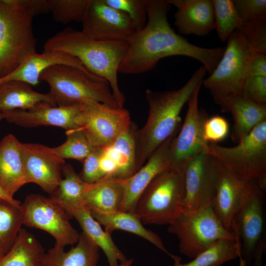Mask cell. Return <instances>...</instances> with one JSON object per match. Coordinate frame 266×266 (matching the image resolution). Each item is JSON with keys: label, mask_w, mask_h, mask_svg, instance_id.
I'll return each mask as SVG.
<instances>
[{"label": "cell", "mask_w": 266, "mask_h": 266, "mask_svg": "<svg viewBox=\"0 0 266 266\" xmlns=\"http://www.w3.org/2000/svg\"><path fill=\"white\" fill-rule=\"evenodd\" d=\"M147 21L127 40L128 49L118 72L135 74L149 71L166 57L184 56L203 65L210 74L215 69L225 47L208 48L190 43L171 27L167 14L171 5L168 0H146Z\"/></svg>", "instance_id": "cell-1"}, {"label": "cell", "mask_w": 266, "mask_h": 266, "mask_svg": "<svg viewBox=\"0 0 266 266\" xmlns=\"http://www.w3.org/2000/svg\"><path fill=\"white\" fill-rule=\"evenodd\" d=\"M206 70L200 66L182 88L171 91H145L149 105L145 125L135 135L136 163L138 171L154 152L181 127V111L197 88L202 85Z\"/></svg>", "instance_id": "cell-2"}, {"label": "cell", "mask_w": 266, "mask_h": 266, "mask_svg": "<svg viewBox=\"0 0 266 266\" xmlns=\"http://www.w3.org/2000/svg\"><path fill=\"white\" fill-rule=\"evenodd\" d=\"M44 48L77 58L91 73L108 82L118 107L123 108L126 99L119 87L117 76L128 49L127 41L96 40L68 27L49 38Z\"/></svg>", "instance_id": "cell-3"}, {"label": "cell", "mask_w": 266, "mask_h": 266, "mask_svg": "<svg viewBox=\"0 0 266 266\" xmlns=\"http://www.w3.org/2000/svg\"><path fill=\"white\" fill-rule=\"evenodd\" d=\"M39 81L48 84L49 94L58 106L96 101L118 107L106 80L76 67L65 65L52 66L41 73Z\"/></svg>", "instance_id": "cell-4"}, {"label": "cell", "mask_w": 266, "mask_h": 266, "mask_svg": "<svg viewBox=\"0 0 266 266\" xmlns=\"http://www.w3.org/2000/svg\"><path fill=\"white\" fill-rule=\"evenodd\" d=\"M184 173L168 166L142 192L134 213L146 225H169L182 209Z\"/></svg>", "instance_id": "cell-5"}, {"label": "cell", "mask_w": 266, "mask_h": 266, "mask_svg": "<svg viewBox=\"0 0 266 266\" xmlns=\"http://www.w3.org/2000/svg\"><path fill=\"white\" fill-rule=\"evenodd\" d=\"M33 16L27 7L12 6L0 0V79L35 52Z\"/></svg>", "instance_id": "cell-6"}, {"label": "cell", "mask_w": 266, "mask_h": 266, "mask_svg": "<svg viewBox=\"0 0 266 266\" xmlns=\"http://www.w3.org/2000/svg\"><path fill=\"white\" fill-rule=\"evenodd\" d=\"M206 152L236 177L257 182L266 189V121L256 126L236 145L208 143Z\"/></svg>", "instance_id": "cell-7"}, {"label": "cell", "mask_w": 266, "mask_h": 266, "mask_svg": "<svg viewBox=\"0 0 266 266\" xmlns=\"http://www.w3.org/2000/svg\"><path fill=\"white\" fill-rule=\"evenodd\" d=\"M168 231L177 237L180 253L190 259L221 238L236 237L222 225L211 204L193 212L182 209L169 225Z\"/></svg>", "instance_id": "cell-8"}, {"label": "cell", "mask_w": 266, "mask_h": 266, "mask_svg": "<svg viewBox=\"0 0 266 266\" xmlns=\"http://www.w3.org/2000/svg\"><path fill=\"white\" fill-rule=\"evenodd\" d=\"M225 52L215 69L202 81L211 93L226 95L241 93L248 76L249 63L256 52L239 30L228 37Z\"/></svg>", "instance_id": "cell-9"}, {"label": "cell", "mask_w": 266, "mask_h": 266, "mask_svg": "<svg viewBox=\"0 0 266 266\" xmlns=\"http://www.w3.org/2000/svg\"><path fill=\"white\" fill-rule=\"evenodd\" d=\"M23 224L42 230L65 247L76 243L79 233L71 226L69 214L50 197L37 194L28 195L20 205Z\"/></svg>", "instance_id": "cell-10"}, {"label": "cell", "mask_w": 266, "mask_h": 266, "mask_svg": "<svg viewBox=\"0 0 266 266\" xmlns=\"http://www.w3.org/2000/svg\"><path fill=\"white\" fill-rule=\"evenodd\" d=\"M79 128L95 147L107 148L132 122L129 112L96 101L83 104Z\"/></svg>", "instance_id": "cell-11"}, {"label": "cell", "mask_w": 266, "mask_h": 266, "mask_svg": "<svg viewBox=\"0 0 266 266\" xmlns=\"http://www.w3.org/2000/svg\"><path fill=\"white\" fill-rule=\"evenodd\" d=\"M198 86L189 100L188 109L180 132L171 140L169 150V166L184 173L187 164L197 156L206 152L208 144L203 137L204 122L208 118L206 111L200 109Z\"/></svg>", "instance_id": "cell-12"}, {"label": "cell", "mask_w": 266, "mask_h": 266, "mask_svg": "<svg viewBox=\"0 0 266 266\" xmlns=\"http://www.w3.org/2000/svg\"><path fill=\"white\" fill-rule=\"evenodd\" d=\"M261 190L266 191L257 182L236 177L219 162L216 192L210 204L222 225L232 232L238 212Z\"/></svg>", "instance_id": "cell-13"}, {"label": "cell", "mask_w": 266, "mask_h": 266, "mask_svg": "<svg viewBox=\"0 0 266 266\" xmlns=\"http://www.w3.org/2000/svg\"><path fill=\"white\" fill-rule=\"evenodd\" d=\"M219 162L204 152L194 158L184 171L182 209L196 212L211 204L217 185Z\"/></svg>", "instance_id": "cell-14"}, {"label": "cell", "mask_w": 266, "mask_h": 266, "mask_svg": "<svg viewBox=\"0 0 266 266\" xmlns=\"http://www.w3.org/2000/svg\"><path fill=\"white\" fill-rule=\"evenodd\" d=\"M81 23V31L99 40L127 41L135 32L126 14L107 5L103 0H91Z\"/></svg>", "instance_id": "cell-15"}, {"label": "cell", "mask_w": 266, "mask_h": 266, "mask_svg": "<svg viewBox=\"0 0 266 266\" xmlns=\"http://www.w3.org/2000/svg\"><path fill=\"white\" fill-rule=\"evenodd\" d=\"M261 190L251 198L236 215L232 231L240 244L241 257L250 265L258 247L266 244L265 193Z\"/></svg>", "instance_id": "cell-16"}, {"label": "cell", "mask_w": 266, "mask_h": 266, "mask_svg": "<svg viewBox=\"0 0 266 266\" xmlns=\"http://www.w3.org/2000/svg\"><path fill=\"white\" fill-rule=\"evenodd\" d=\"M21 155L29 183L38 185L49 195L62 179V168L66 164L53 148L38 143H21Z\"/></svg>", "instance_id": "cell-17"}, {"label": "cell", "mask_w": 266, "mask_h": 266, "mask_svg": "<svg viewBox=\"0 0 266 266\" xmlns=\"http://www.w3.org/2000/svg\"><path fill=\"white\" fill-rule=\"evenodd\" d=\"M82 105L56 106L44 101L30 109H14L2 113L3 119L7 122L20 127L28 128L52 126L67 131L80 128L79 117Z\"/></svg>", "instance_id": "cell-18"}, {"label": "cell", "mask_w": 266, "mask_h": 266, "mask_svg": "<svg viewBox=\"0 0 266 266\" xmlns=\"http://www.w3.org/2000/svg\"><path fill=\"white\" fill-rule=\"evenodd\" d=\"M211 94L221 111L232 114L233 123L231 138L236 144L256 126L266 121V105L256 103L241 93Z\"/></svg>", "instance_id": "cell-19"}, {"label": "cell", "mask_w": 266, "mask_h": 266, "mask_svg": "<svg viewBox=\"0 0 266 266\" xmlns=\"http://www.w3.org/2000/svg\"><path fill=\"white\" fill-rule=\"evenodd\" d=\"M174 136L160 146L138 171L123 179L124 193L121 211L134 213L137 200L145 188L158 174L169 166V146Z\"/></svg>", "instance_id": "cell-20"}, {"label": "cell", "mask_w": 266, "mask_h": 266, "mask_svg": "<svg viewBox=\"0 0 266 266\" xmlns=\"http://www.w3.org/2000/svg\"><path fill=\"white\" fill-rule=\"evenodd\" d=\"M177 8L174 25L179 33L205 36L215 29L212 0H168Z\"/></svg>", "instance_id": "cell-21"}, {"label": "cell", "mask_w": 266, "mask_h": 266, "mask_svg": "<svg viewBox=\"0 0 266 266\" xmlns=\"http://www.w3.org/2000/svg\"><path fill=\"white\" fill-rule=\"evenodd\" d=\"M65 65L76 67L88 74L95 76L88 71L76 57L57 51L33 52L28 55L14 71L0 79V83L9 80H19L35 86L39 84L41 73L50 66Z\"/></svg>", "instance_id": "cell-22"}, {"label": "cell", "mask_w": 266, "mask_h": 266, "mask_svg": "<svg viewBox=\"0 0 266 266\" xmlns=\"http://www.w3.org/2000/svg\"><path fill=\"white\" fill-rule=\"evenodd\" d=\"M21 143L11 133L0 142V186L12 198L29 183L22 161Z\"/></svg>", "instance_id": "cell-23"}, {"label": "cell", "mask_w": 266, "mask_h": 266, "mask_svg": "<svg viewBox=\"0 0 266 266\" xmlns=\"http://www.w3.org/2000/svg\"><path fill=\"white\" fill-rule=\"evenodd\" d=\"M76 246L66 252L56 243L40 258V266H97L100 248L82 232Z\"/></svg>", "instance_id": "cell-24"}, {"label": "cell", "mask_w": 266, "mask_h": 266, "mask_svg": "<svg viewBox=\"0 0 266 266\" xmlns=\"http://www.w3.org/2000/svg\"><path fill=\"white\" fill-rule=\"evenodd\" d=\"M124 193L123 180L107 175L89 185L84 206L90 211L108 214L121 210Z\"/></svg>", "instance_id": "cell-25"}, {"label": "cell", "mask_w": 266, "mask_h": 266, "mask_svg": "<svg viewBox=\"0 0 266 266\" xmlns=\"http://www.w3.org/2000/svg\"><path fill=\"white\" fill-rule=\"evenodd\" d=\"M68 214L77 220L82 232L102 249L109 266H116L118 265V261L121 263L128 260L116 245L111 237V234L102 230L100 225L92 217L86 207L73 209Z\"/></svg>", "instance_id": "cell-26"}, {"label": "cell", "mask_w": 266, "mask_h": 266, "mask_svg": "<svg viewBox=\"0 0 266 266\" xmlns=\"http://www.w3.org/2000/svg\"><path fill=\"white\" fill-rule=\"evenodd\" d=\"M44 101L56 106L49 93L37 92L27 83L9 80L0 83V112L14 109L28 110Z\"/></svg>", "instance_id": "cell-27"}, {"label": "cell", "mask_w": 266, "mask_h": 266, "mask_svg": "<svg viewBox=\"0 0 266 266\" xmlns=\"http://www.w3.org/2000/svg\"><path fill=\"white\" fill-rule=\"evenodd\" d=\"M92 217L101 225L104 230L111 234L115 230L126 231L148 240L169 256L159 235L154 232L146 229L140 218L134 213L121 210L111 213L104 214L90 211Z\"/></svg>", "instance_id": "cell-28"}, {"label": "cell", "mask_w": 266, "mask_h": 266, "mask_svg": "<svg viewBox=\"0 0 266 266\" xmlns=\"http://www.w3.org/2000/svg\"><path fill=\"white\" fill-rule=\"evenodd\" d=\"M137 125L132 122L107 148L115 161L116 168L113 176L118 179H126L137 171L136 163L135 135Z\"/></svg>", "instance_id": "cell-29"}, {"label": "cell", "mask_w": 266, "mask_h": 266, "mask_svg": "<svg viewBox=\"0 0 266 266\" xmlns=\"http://www.w3.org/2000/svg\"><path fill=\"white\" fill-rule=\"evenodd\" d=\"M62 179L50 198L68 212L84 206V198L89 186L75 172L70 164H65L62 168Z\"/></svg>", "instance_id": "cell-30"}, {"label": "cell", "mask_w": 266, "mask_h": 266, "mask_svg": "<svg viewBox=\"0 0 266 266\" xmlns=\"http://www.w3.org/2000/svg\"><path fill=\"white\" fill-rule=\"evenodd\" d=\"M44 252L35 235L21 228L12 246L1 260L0 266H40Z\"/></svg>", "instance_id": "cell-31"}, {"label": "cell", "mask_w": 266, "mask_h": 266, "mask_svg": "<svg viewBox=\"0 0 266 266\" xmlns=\"http://www.w3.org/2000/svg\"><path fill=\"white\" fill-rule=\"evenodd\" d=\"M170 256L174 261L173 266H220L241 256L240 244L236 237L221 238L186 264L181 263V259L177 256Z\"/></svg>", "instance_id": "cell-32"}, {"label": "cell", "mask_w": 266, "mask_h": 266, "mask_svg": "<svg viewBox=\"0 0 266 266\" xmlns=\"http://www.w3.org/2000/svg\"><path fill=\"white\" fill-rule=\"evenodd\" d=\"M20 205L0 200V250L5 254L12 246L23 225Z\"/></svg>", "instance_id": "cell-33"}, {"label": "cell", "mask_w": 266, "mask_h": 266, "mask_svg": "<svg viewBox=\"0 0 266 266\" xmlns=\"http://www.w3.org/2000/svg\"><path fill=\"white\" fill-rule=\"evenodd\" d=\"M215 29L219 39L224 42L235 30H240L243 21L238 15L233 0H212Z\"/></svg>", "instance_id": "cell-34"}, {"label": "cell", "mask_w": 266, "mask_h": 266, "mask_svg": "<svg viewBox=\"0 0 266 266\" xmlns=\"http://www.w3.org/2000/svg\"><path fill=\"white\" fill-rule=\"evenodd\" d=\"M66 134V141L53 148L63 160L72 159L82 163L96 148L88 141L80 128L67 131Z\"/></svg>", "instance_id": "cell-35"}, {"label": "cell", "mask_w": 266, "mask_h": 266, "mask_svg": "<svg viewBox=\"0 0 266 266\" xmlns=\"http://www.w3.org/2000/svg\"><path fill=\"white\" fill-rule=\"evenodd\" d=\"M49 12L58 23L82 22L91 0H47Z\"/></svg>", "instance_id": "cell-36"}, {"label": "cell", "mask_w": 266, "mask_h": 266, "mask_svg": "<svg viewBox=\"0 0 266 266\" xmlns=\"http://www.w3.org/2000/svg\"><path fill=\"white\" fill-rule=\"evenodd\" d=\"M107 5L126 14L135 31L142 30L147 21L146 0H103Z\"/></svg>", "instance_id": "cell-37"}, {"label": "cell", "mask_w": 266, "mask_h": 266, "mask_svg": "<svg viewBox=\"0 0 266 266\" xmlns=\"http://www.w3.org/2000/svg\"><path fill=\"white\" fill-rule=\"evenodd\" d=\"M233 2L244 23L266 20V0H233Z\"/></svg>", "instance_id": "cell-38"}, {"label": "cell", "mask_w": 266, "mask_h": 266, "mask_svg": "<svg viewBox=\"0 0 266 266\" xmlns=\"http://www.w3.org/2000/svg\"><path fill=\"white\" fill-rule=\"evenodd\" d=\"M106 148L96 147L83 161L82 169L79 174L84 182L93 184L104 177L100 168V160Z\"/></svg>", "instance_id": "cell-39"}, {"label": "cell", "mask_w": 266, "mask_h": 266, "mask_svg": "<svg viewBox=\"0 0 266 266\" xmlns=\"http://www.w3.org/2000/svg\"><path fill=\"white\" fill-rule=\"evenodd\" d=\"M239 31L256 52L266 53V20L243 22Z\"/></svg>", "instance_id": "cell-40"}, {"label": "cell", "mask_w": 266, "mask_h": 266, "mask_svg": "<svg viewBox=\"0 0 266 266\" xmlns=\"http://www.w3.org/2000/svg\"><path fill=\"white\" fill-rule=\"evenodd\" d=\"M229 132V124L219 115L208 118L203 128V137L207 144L217 143L224 140Z\"/></svg>", "instance_id": "cell-41"}, {"label": "cell", "mask_w": 266, "mask_h": 266, "mask_svg": "<svg viewBox=\"0 0 266 266\" xmlns=\"http://www.w3.org/2000/svg\"><path fill=\"white\" fill-rule=\"evenodd\" d=\"M241 94L256 103L266 105V76H248Z\"/></svg>", "instance_id": "cell-42"}, {"label": "cell", "mask_w": 266, "mask_h": 266, "mask_svg": "<svg viewBox=\"0 0 266 266\" xmlns=\"http://www.w3.org/2000/svg\"><path fill=\"white\" fill-rule=\"evenodd\" d=\"M5 3L12 6L27 7L33 16L49 12L47 0H2Z\"/></svg>", "instance_id": "cell-43"}, {"label": "cell", "mask_w": 266, "mask_h": 266, "mask_svg": "<svg viewBox=\"0 0 266 266\" xmlns=\"http://www.w3.org/2000/svg\"><path fill=\"white\" fill-rule=\"evenodd\" d=\"M248 76H266V53L256 52L248 68Z\"/></svg>", "instance_id": "cell-44"}, {"label": "cell", "mask_w": 266, "mask_h": 266, "mask_svg": "<svg viewBox=\"0 0 266 266\" xmlns=\"http://www.w3.org/2000/svg\"><path fill=\"white\" fill-rule=\"evenodd\" d=\"M266 249V244H261L258 247L254 255L253 266H263L262 255L265 252Z\"/></svg>", "instance_id": "cell-45"}, {"label": "cell", "mask_w": 266, "mask_h": 266, "mask_svg": "<svg viewBox=\"0 0 266 266\" xmlns=\"http://www.w3.org/2000/svg\"><path fill=\"white\" fill-rule=\"evenodd\" d=\"M0 200H3L15 205H20L21 202L18 200L9 196L0 186Z\"/></svg>", "instance_id": "cell-46"}, {"label": "cell", "mask_w": 266, "mask_h": 266, "mask_svg": "<svg viewBox=\"0 0 266 266\" xmlns=\"http://www.w3.org/2000/svg\"><path fill=\"white\" fill-rule=\"evenodd\" d=\"M133 258L128 259L125 262L121 263L120 264H118L116 266H131L133 264Z\"/></svg>", "instance_id": "cell-47"}, {"label": "cell", "mask_w": 266, "mask_h": 266, "mask_svg": "<svg viewBox=\"0 0 266 266\" xmlns=\"http://www.w3.org/2000/svg\"><path fill=\"white\" fill-rule=\"evenodd\" d=\"M240 258V264L239 266H246L247 264L245 260H244L241 256L239 257Z\"/></svg>", "instance_id": "cell-48"}, {"label": "cell", "mask_w": 266, "mask_h": 266, "mask_svg": "<svg viewBox=\"0 0 266 266\" xmlns=\"http://www.w3.org/2000/svg\"><path fill=\"white\" fill-rule=\"evenodd\" d=\"M4 255L5 254L3 252L0 250V262L1 260L2 259V258H3V257L4 256Z\"/></svg>", "instance_id": "cell-49"}, {"label": "cell", "mask_w": 266, "mask_h": 266, "mask_svg": "<svg viewBox=\"0 0 266 266\" xmlns=\"http://www.w3.org/2000/svg\"><path fill=\"white\" fill-rule=\"evenodd\" d=\"M2 119H3V113L2 112H0V121Z\"/></svg>", "instance_id": "cell-50"}]
</instances>
